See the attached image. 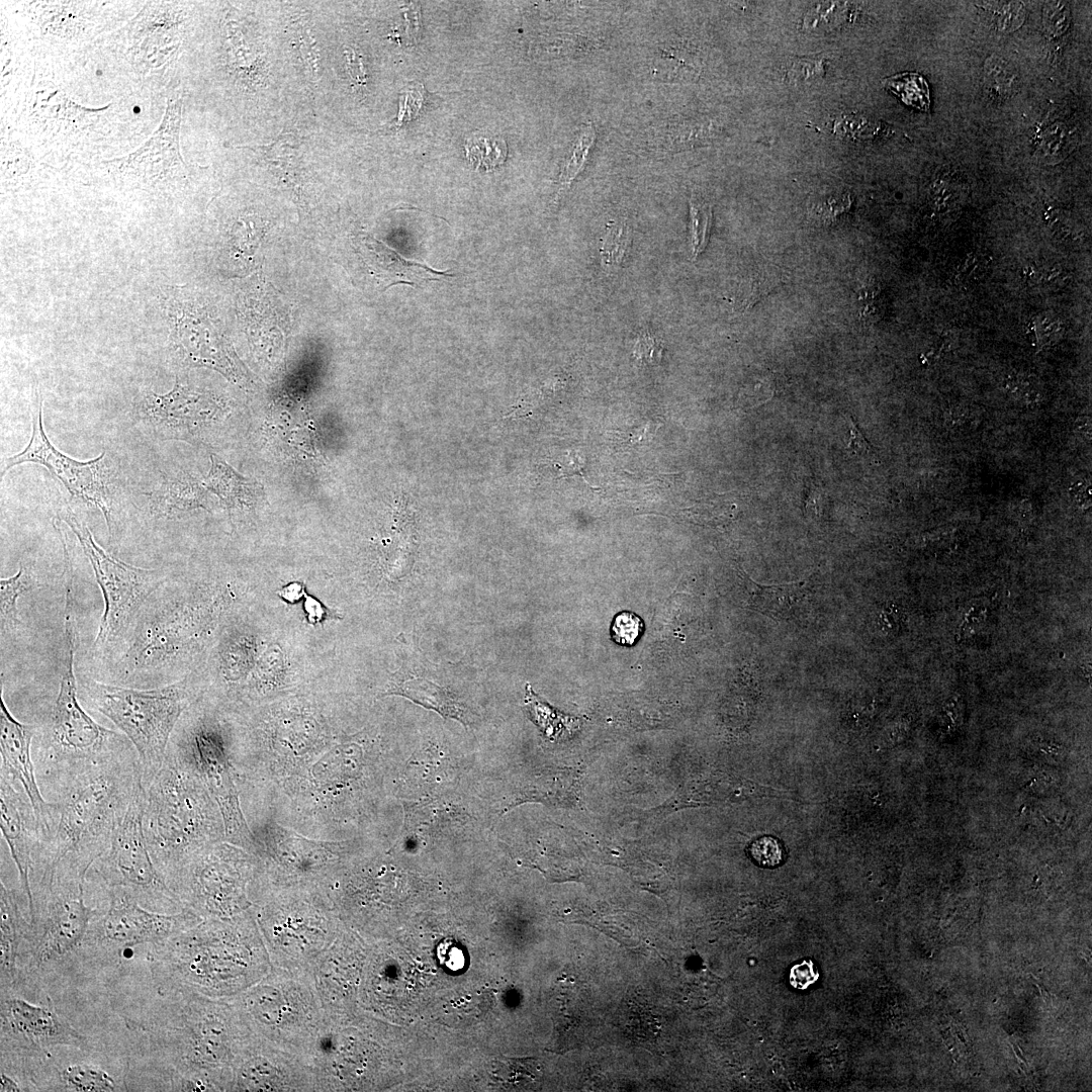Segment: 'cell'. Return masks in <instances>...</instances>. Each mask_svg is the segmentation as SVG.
Segmentation results:
<instances>
[{"label":"cell","instance_id":"cell-44","mask_svg":"<svg viewBox=\"0 0 1092 1092\" xmlns=\"http://www.w3.org/2000/svg\"><path fill=\"white\" fill-rule=\"evenodd\" d=\"M499 1069L497 1071L498 1078L504 1083H519L524 1079L534 1080L536 1077L537 1064L533 1059L525 1060H507V1062H500Z\"/></svg>","mask_w":1092,"mask_h":1092},{"label":"cell","instance_id":"cell-39","mask_svg":"<svg viewBox=\"0 0 1092 1092\" xmlns=\"http://www.w3.org/2000/svg\"><path fill=\"white\" fill-rule=\"evenodd\" d=\"M780 276L771 269L753 271L741 280L734 295V305L747 309L778 284Z\"/></svg>","mask_w":1092,"mask_h":1092},{"label":"cell","instance_id":"cell-22","mask_svg":"<svg viewBox=\"0 0 1092 1092\" xmlns=\"http://www.w3.org/2000/svg\"><path fill=\"white\" fill-rule=\"evenodd\" d=\"M90 1053L91 1049L85 1056L61 1062L51 1052L30 1073L34 1091H129L128 1060L122 1064H109L106 1056H91Z\"/></svg>","mask_w":1092,"mask_h":1092},{"label":"cell","instance_id":"cell-51","mask_svg":"<svg viewBox=\"0 0 1092 1092\" xmlns=\"http://www.w3.org/2000/svg\"><path fill=\"white\" fill-rule=\"evenodd\" d=\"M850 205L849 196H841L838 198H830L824 201L822 204H818L817 212L824 220L835 218L838 214L844 212Z\"/></svg>","mask_w":1092,"mask_h":1092},{"label":"cell","instance_id":"cell-24","mask_svg":"<svg viewBox=\"0 0 1092 1092\" xmlns=\"http://www.w3.org/2000/svg\"><path fill=\"white\" fill-rule=\"evenodd\" d=\"M0 814L1 832L17 869L20 890L27 899L30 913L33 905L30 872L41 842V831L24 790L1 772Z\"/></svg>","mask_w":1092,"mask_h":1092},{"label":"cell","instance_id":"cell-14","mask_svg":"<svg viewBox=\"0 0 1092 1092\" xmlns=\"http://www.w3.org/2000/svg\"><path fill=\"white\" fill-rule=\"evenodd\" d=\"M56 518L78 539L102 593L104 610L92 650L103 653L129 629L139 611L157 590L161 583L160 572L130 565L112 556L95 541L89 527L69 505L62 507Z\"/></svg>","mask_w":1092,"mask_h":1092},{"label":"cell","instance_id":"cell-19","mask_svg":"<svg viewBox=\"0 0 1092 1092\" xmlns=\"http://www.w3.org/2000/svg\"><path fill=\"white\" fill-rule=\"evenodd\" d=\"M133 411L140 425L156 439L191 444L213 441L230 413L221 397L186 384L179 376L166 393L143 392Z\"/></svg>","mask_w":1092,"mask_h":1092},{"label":"cell","instance_id":"cell-50","mask_svg":"<svg viewBox=\"0 0 1092 1092\" xmlns=\"http://www.w3.org/2000/svg\"><path fill=\"white\" fill-rule=\"evenodd\" d=\"M817 972L811 962H802L791 970L790 980L794 987L805 989L817 979Z\"/></svg>","mask_w":1092,"mask_h":1092},{"label":"cell","instance_id":"cell-25","mask_svg":"<svg viewBox=\"0 0 1092 1092\" xmlns=\"http://www.w3.org/2000/svg\"><path fill=\"white\" fill-rule=\"evenodd\" d=\"M360 947L345 928L308 972L327 1016L351 1014L361 966Z\"/></svg>","mask_w":1092,"mask_h":1092},{"label":"cell","instance_id":"cell-37","mask_svg":"<svg viewBox=\"0 0 1092 1092\" xmlns=\"http://www.w3.org/2000/svg\"><path fill=\"white\" fill-rule=\"evenodd\" d=\"M983 19L1002 32L1018 29L1025 19V7L1021 2L989 1L975 2Z\"/></svg>","mask_w":1092,"mask_h":1092},{"label":"cell","instance_id":"cell-42","mask_svg":"<svg viewBox=\"0 0 1092 1092\" xmlns=\"http://www.w3.org/2000/svg\"><path fill=\"white\" fill-rule=\"evenodd\" d=\"M642 628L643 622L640 617L631 612H622L614 618L611 634L617 643L632 645L640 636Z\"/></svg>","mask_w":1092,"mask_h":1092},{"label":"cell","instance_id":"cell-23","mask_svg":"<svg viewBox=\"0 0 1092 1092\" xmlns=\"http://www.w3.org/2000/svg\"><path fill=\"white\" fill-rule=\"evenodd\" d=\"M36 731V726L21 723L11 714L1 693L0 772L16 782L26 793L33 807L41 831L42 841L51 831L54 821V806L52 802L42 797L33 755L31 754V743Z\"/></svg>","mask_w":1092,"mask_h":1092},{"label":"cell","instance_id":"cell-21","mask_svg":"<svg viewBox=\"0 0 1092 1092\" xmlns=\"http://www.w3.org/2000/svg\"><path fill=\"white\" fill-rule=\"evenodd\" d=\"M233 1091L315 1092L306 1059L255 1036L238 1062Z\"/></svg>","mask_w":1092,"mask_h":1092},{"label":"cell","instance_id":"cell-10","mask_svg":"<svg viewBox=\"0 0 1092 1092\" xmlns=\"http://www.w3.org/2000/svg\"><path fill=\"white\" fill-rule=\"evenodd\" d=\"M222 596L156 602L139 611L127 648L117 661L118 675L129 679L155 674L199 650L222 607ZM132 622V623H133Z\"/></svg>","mask_w":1092,"mask_h":1092},{"label":"cell","instance_id":"cell-20","mask_svg":"<svg viewBox=\"0 0 1092 1092\" xmlns=\"http://www.w3.org/2000/svg\"><path fill=\"white\" fill-rule=\"evenodd\" d=\"M162 306L170 328L172 351L182 365L208 367L231 379L238 378L230 347L204 311L174 292L163 297Z\"/></svg>","mask_w":1092,"mask_h":1092},{"label":"cell","instance_id":"cell-54","mask_svg":"<svg viewBox=\"0 0 1092 1092\" xmlns=\"http://www.w3.org/2000/svg\"><path fill=\"white\" fill-rule=\"evenodd\" d=\"M1088 487L1090 486L1087 485V483L1079 481L1075 484V487L1072 488L1073 497L1076 499V502L1081 503V506L1083 504L1087 506L1088 502H1090V492H1088Z\"/></svg>","mask_w":1092,"mask_h":1092},{"label":"cell","instance_id":"cell-47","mask_svg":"<svg viewBox=\"0 0 1092 1092\" xmlns=\"http://www.w3.org/2000/svg\"><path fill=\"white\" fill-rule=\"evenodd\" d=\"M594 138L595 132L592 126L585 129L580 135V139L573 154V159L568 164L567 169L563 175V184L569 183L579 171L584 161V157L588 151V148H590L594 142Z\"/></svg>","mask_w":1092,"mask_h":1092},{"label":"cell","instance_id":"cell-45","mask_svg":"<svg viewBox=\"0 0 1092 1092\" xmlns=\"http://www.w3.org/2000/svg\"><path fill=\"white\" fill-rule=\"evenodd\" d=\"M750 854L755 862L766 868L779 866L784 857L781 845L771 837H762L753 842Z\"/></svg>","mask_w":1092,"mask_h":1092},{"label":"cell","instance_id":"cell-40","mask_svg":"<svg viewBox=\"0 0 1092 1092\" xmlns=\"http://www.w3.org/2000/svg\"><path fill=\"white\" fill-rule=\"evenodd\" d=\"M602 240L600 253L603 266L615 269L622 264L630 245L629 230L624 223L615 222L608 228V233Z\"/></svg>","mask_w":1092,"mask_h":1092},{"label":"cell","instance_id":"cell-7","mask_svg":"<svg viewBox=\"0 0 1092 1092\" xmlns=\"http://www.w3.org/2000/svg\"><path fill=\"white\" fill-rule=\"evenodd\" d=\"M82 687L90 705L109 719L134 747L143 785L148 784L163 765L181 716L202 694L190 677L154 689L128 688L95 679L82 681Z\"/></svg>","mask_w":1092,"mask_h":1092},{"label":"cell","instance_id":"cell-43","mask_svg":"<svg viewBox=\"0 0 1092 1092\" xmlns=\"http://www.w3.org/2000/svg\"><path fill=\"white\" fill-rule=\"evenodd\" d=\"M691 213H692V250L693 256L696 258L702 253L707 245L711 210L710 207L700 205L691 201Z\"/></svg>","mask_w":1092,"mask_h":1092},{"label":"cell","instance_id":"cell-46","mask_svg":"<svg viewBox=\"0 0 1092 1092\" xmlns=\"http://www.w3.org/2000/svg\"><path fill=\"white\" fill-rule=\"evenodd\" d=\"M633 353L639 361L656 364L661 360L662 346L648 330H643L638 335Z\"/></svg>","mask_w":1092,"mask_h":1092},{"label":"cell","instance_id":"cell-26","mask_svg":"<svg viewBox=\"0 0 1092 1092\" xmlns=\"http://www.w3.org/2000/svg\"><path fill=\"white\" fill-rule=\"evenodd\" d=\"M181 122V101L169 100L159 129L136 152L116 161L118 169L143 182H156L169 170L181 166L178 135Z\"/></svg>","mask_w":1092,"mask_h":1092},{"label":"cell","instance_id":"cell-28","mask_svg":"<svg viewBox=\"0 0 1092 1092\" xmlns=\"http://www.w3.org/2000/svg\"><path fill=\"white\" fill-rule=\"evenodd\" d=\"M354 242L359 258L381 290L396 284L419 287L429 281L455 276L449 271H438L407 260L369 234L360 233Z\"/></svg>","mask_w":1092,"mask_h":1092},{"label":"cell","instance_id":"cell-53","mask_svg":"<svg viewBox=\"0 0 1092 1092\" xmlns=\"http://www.w3.org/2000/svg\"><path fill=\"white\" fill-rule=\"evenodd\" d=\"M345 55L347 58L348 71L352 79L357 84H363L365 75L360 58L356 56V53L354 51L346 52Z\"/></svg>","mask_w":1092,"mask_h":1092},{"label":"cell","instance_id":"cell-4","mask_svg":"<svg viewBox=\"0 0 1092 1092\" xmlns=\"http://www.w3.org/2000/svg\"><path fill=\"white\" fill-rule=\"evenodd\" d=\"M143 787L146 841L169 884L196 854L224 840L222 817L201 778L168 752L159 771Z\"/></svg>","mask_w":1092,"mask_h":1092},{"label":"cell","instance_id":"cell-15","mask_svg":"<svg viewBox=\"0 0 1092 1092\" xmlns=\"http://www.w3.org/2000/svg\"><path fill=\"white\" fill-rule=\"evenodd\" d=\"M254 833L256 875L251 896L264 891L322 890L326 892L343 867L340 843L311 839L275 821Z\"/></svg>","mask_w":1092,"mask_h":1092},{"label":"cell","instance_id":"cell-31","mask_svg":"<svg viewBox=\"0 0 1092 1092\" xmlns=\"http://www.w3.org/2000/svg\"><path fill=\"white\" fill-rule=\"evenodd\" d=\"M202 482L229 511L254 506L260 496L255 481L239 474L215 454L210 455V468Z\"/></svg>","mask_w":1092,"mask_h":1092},{"label":"cell","instance_id":"cell-12","mask_svg":"<svg viewBox=\"0 0 1092 1092\" xmlns=\"http://www.w3.org/2000/svg\"><path fill=\"white\" fill-rule=\"evenodd\" d=\"M256 868L254 854L223 840L196 854L168 885L201 919L232 920L252 912Z\"/></svg>","mask_w":1092,"mask_h":1092},{"label":"cell","instance_id":"cell-18","mask_svg":"<svg viewBox=\"0 0 1092 1092\" xmlns=\"http://www.w3.org/2000/svg\"><path fill=\"white\" fill-rule=\"evenodd\" d=\"M107 909L93 921L87 935L83 963L118 964L125 949L141 944H164L202 919L188 908L163 913L143 907L126 892L105 889Z\"/></svg>","mask_w":1092,"mask_h":1092},{"label":"cell","instance_id":"cell-9","mask_svg":"<svg viewBox=\"0 0 1092 1092\" xmlns=\"http://www.w3.org/2000/svg\"><path fill=\"white\" fill-rule=\"evenodd\" d=\"M167 752L189 765L203 781L222 817L224 841L252 854L257 843L240 802V770L226 725L215 711L190 707L183 713Z\"/></svg>","mask_w":1092,"mask_h":1092},{"label":"cell","instance_id":"cell-38","mask_svg":"<svg viewBox=\"0 0 1092 1092\" xmlns=\"http://www.w3.org/2000/svg\"><path fill=\"white\" fill-rule=\"evenodd\" d=\"M885 87L904 103L919 110L929 107V91L924 78L913 72L901 73L884 80Z\"/></svg>","mask_w":1092,"mask_h":1092},{"label":"cell","instance_id":"cell-17","mask_svg":"<svg viewBox=\"0 0 1092 1092\" xmlns=\"http://www.w3.org/2000/svg\"><path fill=\"white\" fill-rule=\"evenodd\" d=\"M144 806L142 787L115 829L109 847L90 871L105 889H120L145 908L163 913L181 911L185 907L151 856L144 833Z\"/></svg>","mask_w":1092,"mask_h":1092},{"label":"cell","instance_id":"cell-2","mask_svg":"<svg viewBox=\"0 0 1092 1092\" xmlns=\"http://www.w3.org/2000/svg\"><path fill=\"white\" fill-rule=\"evenodd\" d=\"M39 786L51 793L54 821L34 854L31 884L57 871L87 877L143 784L132 749Z\"/></svg>","mask_w":1092,"mask_h":1092},{"label":"cell","instance_id":"cell-8","mask_svg":"<svg viewBox=\"0 0 1092 1092\" xmlns=\"http://www.w3.org/2000/svg\"><path fill=\"white\" fill-rule=\"evenodd\" d=\"M252 901V915L274 969L308 971L346 928L322 890L264 891Z\"/></svg>","mask_w":1092,"mask_h":1092},{"label":"cell","instance_id":"cell-35","mask_svg":"<svg viewBox=\"0 0 1092 1092\" xmlns=\"http://www.w3.org/2000/svg\"><path fill=\"white\" fill-rule=\"evenodd\" d=\"M465 152L475 169L491 170L505 162L508 148L500 136L475 134L467 140Z\"/></svg>","mask_w":1092,"mask_h":1092},{"label":"cell","instance_id":"cell-33","mask_svg":"<svg viewBox=\"0 0 1092 1092\" xmlns=\"http://www.w3.org/2000/svg\"><path fill=\"white\" fill-rule=\"evenodd\" d=\"M388 694L406 697L426 708L433 709L443 716L463 721V708L443 689L420 679H408L394 684Z\"/></svg>","mask_w":1092,"mask_h":1092},{"label":"cell","instance_id":"cell-27","mask_svg":"<svg viewBox=\"0 0 1092 1092\" xmlns=\"http://www.w3.org/2000/svg\"><path fill=\"white\" fill-rule=\"evenodd\" d=\"M30 925L28 902L21 890L0 883V989L18 992L20 965Z\"/></svg>","mask_w":1092,"mask_h":1092},{"label":"cell","instance_id":"cell-1","mask_svg":"<svg viewBox=\"0 0 1092 1092\" xmlns=\"http://www.w3.org/2000/svg\"><path fill=\"white\" fill-rule=\"evenodd\" d=\"M158 994L147 1015L124 1017L147 1063L128 1071L153 1075L151 1090L233 1091L235 1069L255 1038L234 1000L185 990Z\"/></svg>","mask_w":1092,"mask_h":1092},{"label":"cell","instance_id":"cell-41","mask_svg":"<svg viewBox=\"0 0 1092 1092\" xmlns=\"http://www.w3.org/2000/svg\"><path fill=\"white\" fill-rule=\"evenodd\" d=\"M1042 19L1049 37L1058 38L1063 36L1071 23L1069 5L1062 1L1048 2L1043 7Z\"/></svg>","mask_w":1092,"mask_h":1092},{"label":"cell","instance_id":"cell-48","mask_svg":"<svg viewBox=\"0 0 1092 1092\" xmlns=\"http://www.w3.org/2000/svg\"><path fill=\"white\" fill-rule=\"evenodd\" d=\"M846 424L848 427L849 435L846 443V449H849L852 454L863 456L875 460L876 455L869 442L864 439L863 435L855 425L853 419L849 416H845Z\"/></svg>","mask_w":1092,"mask_h":1092},{"label":"cell","instance_id":"cell-6","mask_svg":"<svg viewBox=\"0 0 1092 1092\" xmlns=\"http://www.w3.org/2000/svg\"><path fill=\"white\" fill-rule=\"evenodd\" d=\"M65 585L63 672L50 720L40 732L33 756L39 785L134 749L123 734L94 721L79 702L74 672L77 627L73 574L65 576Z\"/></svg>","mask_w":1092,"mask_h":1092},{"label":"cell","instance_id":"cell-52","mask_svg":"<svg viewBox=\"0 0 1092 1092\" xmlns=\"http://www.w3.org/2000/svg\"><path fill=\"white\" fill-rule=\"evenodd\" d=\"M845 127L851 128V133L853 135H857L859 138H872L878 132L880 125L878 122H875L869 118L852 116L851 118H847L845 120Z\"/></svg>","mask_w":1092,"mask_h":1092},{"label":"cell","instance_id":"cell-5","mask_svg":"<svg viewBox=\"0 0 1092 1092\" xmlns=\"http://www.w3.org/2000/svg\"><path fill=\"white\" fill-rule=\"evenodd\" d=\"M86 877L57 872L32 884L33 905L20 966V990L36 994L54 975L83 963L93 921L102 912L85 902Z\"/></svg>","mask_w":1092,"mask_h":1092},{"label":"cell","instance_id":"cell-30","mask_svg":"<svg viewBox=\"0 0 1092 1092\" xmlns=\"http://www.w3.org/2000/svg\"><path fill=\"white\" fill-rule=\"evenodd\" d=\"M753 608L775 620H789L800 616L809 606L814 592V579L781 584H758L747 578Z\"/></svg>","mask_w":1092,"mask_h":1092},{"label":"cell","instance_id":"cell-3","mask_svg":"<svg viewBox=\"0 0 1092 1092\" xmlns=\"http://www.w3.org/2000/svg\"><path fill=\"white\" fill-rule=\"evenodd\" d=\"M147 959L158 991L223 1000L236 999L272 970L252 912L232 920L202 919L152 946Z\"/></svg>","mask_w":1092,"mask_h":1092},{"label":"cell","instance_id":"cell-49","mask_svg":"<svg viewBox=\"0 0 1092 1092\" xmlns=\"http://www.w3.org/2000/svg\"><path fill=\"white\" fill-rule=\"evenodd\" d=\"M1066 142L1067 132L1065 127L1062 124L1055 123L1043 132L1040 148L1046 156L1056 157L1063 151Z\"/></svg>","mask_w":1092,"mask_h":1092},{"label":"cell","instance_id":"cell-16","mask_svg":"<svg viewBox=\"0 0 1092 1092\" xmlns=\"http://www.w3.org/2000/svg\"><path fill=\"white\" fill-rule=\"evenodd\" d=\"M0 998V1071L27 1087L32 1089L31 1070L52 1051L91 1049L88 1037L56 1010L50 997L46 1003H33L18 992L6 991Z\"/></svg>","mask_w":1092,"mask_h":1092},{"label":"cell","instance_id":"cell-13","mask_svg":"<svg viewBox=\"0 0 1092 1092\" xmlns=\"http://www.w3.org/2000/svg\"><path fill=\"white\" fill-rule=\"evenodd\" d=\"M31 435L27 446L3 461L1 476L14 466L34 463L43 466L70 492L98 509L105 520L110 541L114 535L115 516L124 499L125 485L120 468L105 451L88 461H80L57 449L42 425V398L33 387Z\"/></svg>","mask_w":1092,"mask_h":1092},{"label":"cell","instance_id":"cell-32","mask_svg":"<svg viewBox=\"0 0 1092 1092\" xmlns=\"http://www.w3.org/2000/svg\"><path fill=\"white\" fill-rule=\"evenodd\" d=\"M525 709L532 722L550 740L570 736L579 726L578 718L566 715L545 702L529 684L526 686Z\"/></svg>","mask_w":1092,"mask_h":1092},{"label":"cell","instance_id":"cell-34","mask_svg":"<svg viewBox=\"0 0 1092 1092\" xmlns=\"http://www.w3.org/2000/svg\"><path fill=\"white\" fill-rule=\"evenodd\" d=\"M37 584V577L32 565L20 563L17 572L7 578L0 579V615L1 626H13L20 623L18 619L17 601L25 593L33 589Z\"/></svg>","mask_w":1092,"mask_h":1092},{"label":"cell","instance_id":"cell-29","mask_svg":"<svg viewBox=\"0 0 1092 1092\" xmlns=\"http://www.w3.org/2000/svg\"><path fill=\"white\" fill-rule=\"evenodd\" d=\"M207 488L188 473L164 477L155 489L145 492L149 513L157 519L175 518L181 514L208 509Z\"/></svg>","mask_w":1092,"mask_h":1092},{"label":"cell","instance_id":"cell-11","mask_svg":"<svg viewBox=\"0 0 1092 1092\" xmlns=\"http://www.w3.org/2000/svg\"><path fill=\"white\" fill-rule=\"evenodd\" d=\"M234 1002L255 1036L303 1057L326 1018L308 971L272 968Z\"/></svg>","mask_w":1092,"mask_h":1092},{"label":"cell","instance_id":"cell-36","mask_svg":"<svg viewBox=\"0 0 1092 1092\" xmlns=\"http://www.w3.org/2000/svg\"><path fill=\"white\" fill-rule=\"evenodd\" d=\"M984 84L991 96L1005 99L1013 95L1019 86L1015 67L1003 58L989 57L984 64Z\"/></svg>","mask_w":1092,"mask_h":1092}]
</instances>
